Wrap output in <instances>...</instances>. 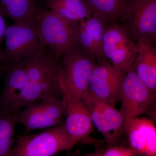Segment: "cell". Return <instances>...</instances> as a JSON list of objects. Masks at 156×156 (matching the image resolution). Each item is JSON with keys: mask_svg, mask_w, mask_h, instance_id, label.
I'll list each match as a JSON object with an SVG mask.
<instances>
[{"mask_svg": "<svg viewBox=\"0 0 156 156\" xmlns=\"http://www.w3.org/2000/svg\"><path fill=\"white\" fill-rule=\"evenodd\" d=\"M24 61L26 82L14 103L13 111L41 100L50 89L51 76L62 70L61 58L56 57L47 48Z\"/></svg>", "mask_w": 156, "mask_h": 156, "instance_id": "cell-1", "label": "cell"}, {"mask_svg": "<svg viewBox=\"0 0 156 156\" xmlns=\"http://www.w3.org/2000/svg\"><path fill=\"white\" fill-rule=\"evenodd\" d=\"M34 20L42 44L58 58L78 46L79 22L68 20L41 5Z\"/></svg>", "mask_w": 156, "mask_h": 156, "instance_id": "cell-2", "label": "cell"}, {"mask_svg": "<svg viewBox=\"0 0 156 156\" xmlns=\"http://www.w3.org/2000/svg\"><path fill=\"white\" fill-rule=\"evenodd\" d=\"M9 156H52L73 146L64 122L34 134L19 135Z\"/></svg>", "mask_w": 156, "mask_h": 156, "instance_id": "cell-3", "label": "cell"}, {"mask_svg": "<svg viewBox=\"0 0 156 156\" xmlns=\"http://www.w3.org/2000/svg\"><path fill=\"white\" fill-rule=\"evenodd\" d=\"M34 20L14 21L7 26L0 66L22 61L45 48L38 36Z\"/></svg>", "mask_w": 156, "mask_h": 156, "instance_id": "cell-4", "label": "cell"}, {"mask_svg": "<svg viewBox=\"0 0 156 156\" xmlns=\"http://www.w3.org/2000/svg\"><path fill=\"white\" fill-rule=\"evenodd\" d=\"M96 58L77 46L62 57V83L71 95L82 99L87 94Z\"/></svg>", "mask_w": 156, "mask_h": 156, "instance_id": "cell-5", "label": "cell"}, {"mask_svg": "<svg viewBox=\"0 0 156 156\" xmlns=\"http://www.w3.org/2000/svg\"><path fill=\"white\" fill-rule=\"evenodd\" d=\"M66 108L64 95H45L39 101L26 106L22 112L20 111L17 123L22 125L27 131L52 128L63 122Z\"/></svg>", "mask_w": 156, "mask_h": 156, "instance_id": "cell-6", "label": "cell"}, {"mask_svg": "<svg viewBox=\"0 0 156 156\" xmlns=\"http://www.w3.org/2000/svg\"><path fill=\"white\" fill-rule=\"evenodd\" d=\"M102 50L107 62L126 72L132 67L138 46L129 37L123 25L112 21L105 27Z\"/></svg>", "mask_w": 156, "mask_h": 156, "instance_id": "cell-7", "label": "cell"}, {"mask_svg": "<svg viewBox=\"0 0 156 156\" xmlns=\"http://www.w3.org/2000/svg\"><path fill=\"white\" fill-rule=\"evenodd\" d=\"M123 27L131 41L155 46L156 0H128Z\"/></svg>", "mask_w": 156, "mask_h": 156, "instance_id": "cell-8", "label": "cell"}, {"mask_svg": "<svg viewBox=\"0 0 156 156\" xmlns=\"http://www.w3.org/2000/svg\"><path fill=\"white\" fill-rule=\"evenodd\" d=\"M156 92H152L131 68L125 73L119 93L120 112L125 120L145 113L152 105Z\"/></svg>", "mask_w": 156, "mask_h": 156, "instance_id": "cell-9", "label": "cell"}, {"mask_svg": "<svg viewBox=\"0 0 156 156\" xmlns=\"http://www.w3.org/2000/svg\"><path fill=\"white\" fill-rule=\"evenodd\" d=\"M126 73L108 62H97L89 78L88 93L115 106Z\"/></svg>", "mask_w": 156, "mask_h": 156, "instance_id": "cell-10", "label": "cell"}, {"mask_svg": "<svg viewBox=\"0 0 156 156\" xmlns=\"http://www.w3.org/2000/svg\"><path fill=\"white\" fill-rule=\"evenodd\" d=\"M61 80L62 94L67 102L65 127L72 144L74 147L82 143L92 144L94 140L90 135L94 130V126L88 107L82 99L71 95L64 89Z\"/></svg>", "mask_w": 156, "mask_h": 156, "instance_id": "cell-11", "label": "cell"}, {"mask_svg": "<svg viewBox=\"0 0 156 156\" xmlns=\"http://www.w3.org/2000/svg\"><path fill=\"white\" fill-rule=\"evenodd\" d=\"M108 22L106 16L98 12L79 22L78 45L94 56L99 63L107 62L102 52V45L105 30Z\"/></svg>", "mask_w": 156, "mask_h": 156, "instance_id": "cell-12", "label": "cell"}, {"mask_svg": "<svg viewBox=\"0 0 156 156\" xmlns=\"http://www.w3.org/2000/svg\"><path fill=\"white\" fill-rule=\"evenodd\" d=\"M137 156H155L156 129L153 121L138 117L126 120L124 133Z\"/></svg>", "mask_w": 156, "mask_h": 156, "instance_id": "cell-13", "label": "cell"}, {"mask_svg": "<svg viewBox=\"0 0 156 156\" xmlns=\"http://www.w3.org/2000/svg\"><path fill=\"white\" fill-rule=\"evenodd\" d=\"M6 72L5 87L0 96V110L14 112L13 106L25 87L27 69L24 60L19 62L0 66Z\"/></svg>", "mask_w": 156, "mask_h": 156, "instance_id": "cell-14", "label": "cell"}, {"mask_svg": "<svg viewBox=\"0 0 156 156\" xmlns=\"http://www.w3.org/2000/svg\"><path fill=\"white\" fill-rule=\"evenodd\" d=\"M138 52L132 65L136 75L152 92L156 90V48L144 40L136 43Z\"/></svg>", "mask_w": 156, "mask_h": 156, "instance_id": "cell-15", "label": "cell"}, {"mask_svg": "<svg viewBox=\"0 0 156 156\" xmlns=\"http://www.w3.org/2000/svg\"><path fill=\"white\" fill-rule=\"evenodd\" d=\"M43 5L45 9L73 22L87 19L93 14L84 0H45Z\"/></svg>", "mask_w": 156, "mask_h": 156, "instance_id": "cell-16", "label": "cell"}, {"mask_svg": "<svg viewBox=\"0 0 156 156\" xmlns=\"http://www.w3.org/2000/svg\"><path fill=\"white\" fill-rule=\"evenodd\" d=\"M40 5L38 0H0V13L14 21L34 19Z\"/></svg>", "mask_w": 156, "mask_h": 156, "instance_id": "cell-17", "label": "cell"}, {"mask_svg": "<svg viewBox=\"0 0 156 156\" xmlns=\"http://www.w3.org/2000/svg\"><path fill=\"white\" fill-rule=\"evenodd\" d=\"M82 100L100 113L107 124L111 128L116 139L119 141L120 137L124 133L126 121L120 112L116 109L114 106L96 99L88 92Z\"/></svg>", "mask_w": 156, "mask_h": 156, "instance_id": "cell-18", "label": "cell"}, {"mask_svg": "<svg viewBox=\"0 0 156 156\" xmlns=\"http://www.w3.org/2000/svg\"><path fill=\"white\" fill-rule=\"evenodd\" d=\"M94 14L106 16L109 22L123 21L127 11L128 0H84Z\"/></svg>", "mask_w": 156, "mask_h": 156, "instance_id": "cell-19", "label": "cell"}, {"mask_svg": "<svg viewBox=\"0 0 156 156\" xmlns=\"http://www.w3.org/2000/svg\"><path fill=\"white\" fill-rule=\"evenodd\" d=\"M20 110L8 112L0 110V156H9L14 140L17 114Z\"/></svg>", "mask_w": 156, "mask_h": 156, "instance_id": "cell-20", "label": "cell"}, {"mask_svg": "<svg viewBox=\"0 0 156 156\" xmlns=\"http://www.w3.org/2000/svg\"><path fill=\"white\" fill-rule=\"evenodd\" d=\"M87 156H137L136 152L130 147L123 146L109 147L106 149L96 150Z\"/></svg>", "mask_w": 156, "mask_h": 156, "instance_id": "cell-21", "label": "cell"}, {"mask_svg": "<svg viewBox=\"0 0 156 156\" xmlns=\"http://www.w3.org/2000/svg\"><path fill=\"white\" fill-rule=\"evenodd\" d=\"M4 17L0 13V62H1V57H2V50L1 49V44L2 42L3 38L5 37V32L7 27Z\"/></svg>", "mask_w": 156, "mask_h": 156, "instance_id": "cell-22", "label": "cell"}, {"mask_svg": "<svg viewBox=\"0 0 156 156\" xmlns=\"http://www.w3.org/2000/svg\"><path fill=\"white\" fill-rule=\"evenodd\" d=\"M38 2H40V3H42L43 4L45 0H38Z\"/></svg>", "mask_w": 156, "mask_h": 156, "instance_id": "cell-23", "label": "cell"}]
</instances>
